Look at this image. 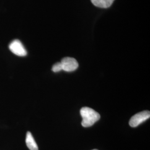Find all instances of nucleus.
<instances>
[{
  "mask_svg": "<svg viewBox=\"0 0 150 150\" xmlns=\"http://www.w3.org/2000/svg\"><path fill=\"white\" fill-rule=\"evenodd\" d=\"M80 114L82 117L81 124L84 127L92 126L100 118V114L90 107H82L81 109Z\"/></svg>",
  "mask_w": 150,
  "mask_h": 150,
  "instance_id": "obj_1",
  "label": "nucleus"
},
{
  "mask_svg": "<svg viewBox=\"0 0 150 150\" xmlns=\"http://www.w3.org/2000/svg\"><path fill=\"white\" fill-rule=\"evenodd\" d=\"M150 117L149 111H144L134 115L129 121V125L132 127H137L139 125Z\"/></svg>",
  "mask_w": 150,
  "mask_h": 150,
  "instance_id": "obj_2",
  "label": "nucleus"
},
{
  "mask_svg": "<svg viewBox=\"0 0 150 150\" xmlns=\"http://www.w3.org/2000/svg\"><path fill=\"white\" fill-rule=\"evenodd\" d=\"M9 48L13 54L18 56H25L27 55V51L18 40H15L9 45Z\"/></svg>",
  "mask_w": 150,
  "mask_h": 150,
  "instance_id": "obj_3",
  "label": "nucleus"
},
{
  "mask_svg": "<svg viewBox=\"0 0 150 150\" xmlns=\"http://www.w3.org/2000/svg\"><path fill=\"white\" fill-rule=\"evenodd\" d=\"M61 63L62 67V70L66 72H72L76 70L79 67L77 61L72 57H64L61 60Z\"/></svg>",
  "mask_w": 150,
  "mask_h": 150,
  "instance_id": "obj_4",
  "label": "nucleus"
},
{
  "mask_svg": "<svg viewBox=\"0 0 150 150\" xmlns=\"http://www.w3.org/2000/svg\"><path fill=\"white\" fill-rule=\"evenodd\" d=\"M26 144L27 147L30 150H38V145L35 141L32 134L30 132H27L26 137Z\"/></svg>",
  "mask_w": 150,
  "mask_h": 150,
  "instance_id": "obj_5",
  "label": "nucleus"
},
{
  "mask_svg": "<svg viewBox=\"0 0 150 150\" xmlns=\"http://www.w3.org/2000/svg\"><path fill=\"white\" fill-rule=\"evenodd\" d=\"M115 0H91V2L97 7L106 8L110 7Z\"/></svg>",
  "mask_w": 150,
  "mask_h": 150,
  "instance_id": "obj_6",
  "label": "nucleus"
},
{
  "mask_svg": "<svg viewBox=\"0 0 150 150\" xmlns=\"http://www.w3.org/2000/svg\"><path fill=\"white\" fill-rule=\"evenodd\" d=\"M62 70V67L61 62H57L54 64L52 67V71L54 72H58Z\"/></svg>",
  "mask_w": 150,
  "mask_h": 150,
  "instance_id": "obj_7",
  "label": "nucleus"
},
{
  "mask_svg": "<svg viewBox=\"0 0 150 150\" xmlns=\"http://www.w3.org/2000/svg\"></svg>",
  "mask_w": 150,
  "mask_h": 150,
  "instance_id": "obj_8",
  "label": "nucleus"
}]
</instances>
